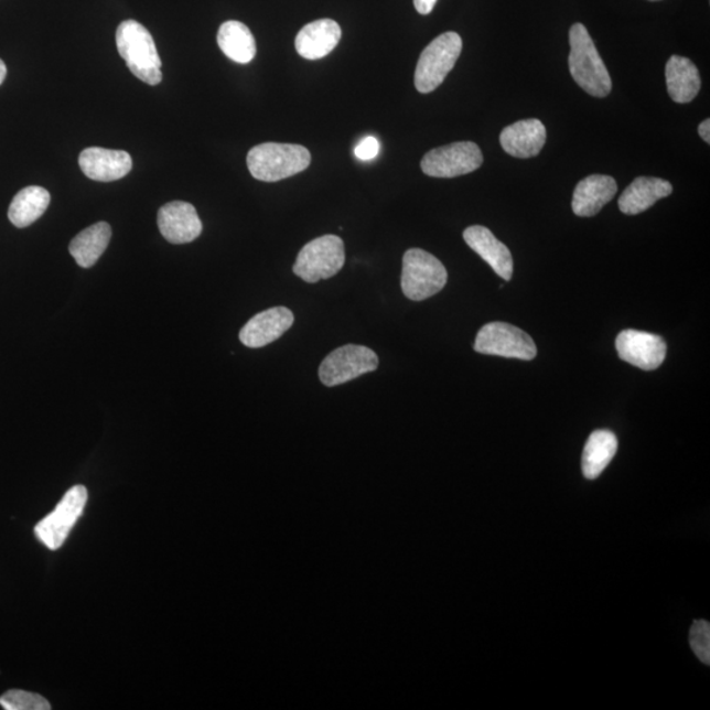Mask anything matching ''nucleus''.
I'll use <instances>...</instances> for the list:
<instances>
[{
	"instance_id": "nucleus-1",
	"label": "nucleus",
	"mask_w": 710,
	"mask_h": 710,
	"mask_svg": "<svg viewBox=\"0 0 710 710\" xmlns=\"http://www.w3.org/2000/svg\"><path fill=\"white\" fill-rule=\"evenodd\" d=\"M569 66L572 78L592 97H607L612 92L611 75L583 24L571 26Z\"/></svg>"
},
{
	"instance_id": "nucleus-2",
	"label": "nucleus",
	"mask_w": 710,
	"mask_h": 710,
	"mask_svg": "<svg viewBox=\"0 0 710 710\" xmlns=\"http://www.w3.org/2000/svg\"><path fill=\"white\" fill-rule=\"evenodd\" d=\"M116 45L128 69L150 86L162 80V63L150 32L136 20H126L116 31Z\"/></svg>"
},
{
	"instance_id": "nucleus-3",
	"label": "nucleus",
	"mask_w": 710,
	"mask_h": 710,
	"mask_svg": "<svg viewBox=\"0 0 710 710\" xmlns=\"http://www.w3.org/2000/svg\"><path fill=\"white\" fill-rule=\"evenodd\" d=\"M248 169L262 182H278L304 172L311 163L310 150L295 143L265 142L248 153Z\"/></svg>"
},
{
	"instance_id": "nucleus-4",
	"label": "nucleus",
	"mask_w": 710,
	"mask_h": 710,
	"mask_svg": "<svg viewBox=\"0 0 710 710\" xmlns=\"http://www.w3.org/2000/svg\"><path fill=\"white\" fill-rule=\"evenodd\" d=\"M448 282V271L439 258L422 249H409L402 257L401 290L413 302L432 298Z\"/></svg>"
},
{
	"instance_id": "nucleus-5",
	"label": "nucleus",
	"mask_w": 710,
	"mask_h": 710,
	"mask_svg": "<svg viewBox=\"0 0 710 710\" xmlns=\"http://www.w3.org/2000/svg\"><path fill=\"white\" fill-rule=\"evenodd\" d=\"M462 52V39L459 33L447 32L435 37L419 58L415 72V86L421 94L433 93L442 85L448 74L459 61Z\"/></svg>"
},
{
	"instance_id": "nucleus-6",
	"label": "nucleus",
	"mask_w": 710,
	"mask_h": 710,
	"mask_svg": "<svg viewBox=\"0 0 710 710\" xmlns=\"http://www.w3.org/2000/svg\"><path fill=\"white\" fill-rule=\"evenodd\" d=\"M345 245L340 237L325 235L304 245L293 265V275L306 283L337 276L345 265Z\"/></svg>"
},
{
	"instance_id": "nucleus-7",
	"label": "nucleus",
	"mask_w": 710,
	"mask_h": 710,
	"mask_svg": "<svg viewBox=\"0 0 710 710\" xmlns=\"http://www.w3.org/2000/svg\"><path fill=\"white\" fill-rule=\"evenodd\" d=\"M378 355L370 347L351 344L327 355L319 368V377L324 386L336 387L378 370Z\"/></svg>"
},
{
	"instance_id": "nucleus-8",
	"label": "nucleus",
	"mask_w": 710,
	"mask_h": 710,
	"mask_svg": "<svg viewBox=\"0 0 710 710\" xmlns=\"http://www.w3.org/2000/svg\"><path fill=\"white\" fill-rule=\"evenodd\" d=\"M87 497V488L79 484L67 491L56 509L36 525L35 535L39 541L47 549L58 550L84 514Z\"/></svg>"
},
{
	"instance_id": "nucleus-9",
	"label": "nucleus",
	"mask_w": 710,
	"mask_h": 710,
	"mask_svg": "<svg viewBox=\"0 0 710 710\" xmlns=\"http://www.w3.org/2000/svg\"><path fill=\"white\" fill-rule=\"evenodd\" d=\"M474 349L497 357L531 361L536 358L537 346L527 332L507 323L484 325L475 338Z\"/></svg>"
},
{
	"instance_id": "nucleus-10",
	"label": "nucleus",
	"mask_w": 710,
	"mask_h": 710,
	"mask_svg": "<svg viewBox=\"0 0 710 710\" xmlns=\"http://www.w3.org/2000/svg\"><path fill=\"white\" fill-rule=\"evenodd\" d=\"M483 165V154L475 142L462 141L430 150L421 161L428 176L455 178L475 172Z\"/></svg>"
},
{
	"instance_id": "nucleus-11",
	"label": "nucleus",
	"mask_w": 710,
	"mask_h": 710,
	"mask_svg": "<svg viewBox=\"0 0 710 710\" xmlns=\"http://www.w3.org/2000/svg\"><path fill=\"white\" fill-rule=\"evenodd\" d=\"M618 357L645 372L657 370L666 359L667 345L657 334L626 330L616 340Z\"/></svg>"
},
{
	"instance_id": "nucleus-12",
	"label": "nucleus",
	"mask_w": 710,
	"mask_h": 710,
	"mask_svg": "<svg viewBox=\"0 0 710 710\" xmlns=\"http://www.w3.org/2000/svg\"><path fill=\"white\" fill-rule=\"evenodd\" d=\"M293 321H295L293 313L286 306H275L259 312L243 327L240 341L251 349L270 345L290 330Z\"/></svg>"
},
{
	"instance_id": "nucleus-13",
	"label": "nucleus",
	"mask_w": 710,
	"mask_h": 710,
	"mask_svg": "<svg viewBox=\"0 0 710 710\" xmlns=\"http://www.w3.org/2000/svg\"><path fill=\"white\" fill-rule=\"evenodd\" d=\"M159 228L170 244L181 245L196 240L202 235L203 224L193 204L172 202L161 207Z\"/></svg>"
},
{
	"instance_id": "nucleus-14",
	"label": "nucleus",
	"mask_w": 710,
	"mask_h": 710,
	"mask_svg": "<svg viewBox=\"0 0 710 710\" xmlns=\"http://www.w3.org/2000/svg\"><path fill=\"white\" fill-rule=\"evenodd\" d=\"M79 166L93 181L114 182L129 174L133 163L125 150L87 148L79 155Z\"/></svg>"
},
{
	"instance_id": "nucleus-15",
	"label": "nucleus",
	"mask_w": 710,
	"mask_h": 710,
	"mask_svg": "<svg viewBox=\"0 0 710 710\" xmlns=\"http://www.w3.org/2000/svg\"><path fill=\"white\" fill-rule=\"evenodd\" d=\"M463 238L498 277L504 281H510L514 276V258H512L509 249L497 240L493 232L482 225H473L463 232Z\"/></svg>"
},
{
	"instance_id": "nucleus-16",
	"label": "nucleus",
	"mask_w": 710,
	"mask_h": 710,
	"mask_svg": "<svg viewBox=\"0 0 710 710\" xmlns=\"http://www.w3.org/2000/svg\"><path fill=\"white\" fill-rule=\"evenodd\" d=\"M546 128L538 119L515 122L503 129L502 148L516 159H531L541 152L546 142Z\"/></svg>"
},
{
	"instance_id": "nucleus-17",
	"label": "nucleus",
	"mask_w": 710,
	"mask_h": 710,
	"mask_svg": "<svg viewBox=\"0 0 710 710\" xmlns=\"http://www.w3.org/2000/svg\"><path fill=\"white\" fill-rule=\"evenodd\" d=\"M617 194V182L610 175H590L578 183L572 196L573 214L592 217Z\"/></svg>"
},
{
	"instance_id": "nucleus-18",
	"label": "nucleus",
	"mask_w": 710,
	"mask_h": 710,
	"mask_svg": "<svg viewBox=\"0 0 710 710\" xmlns=\"http://www.w3.org/2000/svg\"><path fill=\"white\" fill-rule=\"evenodd\" d=\"M341 26L332 19H320L303 26L295 40L297 51L305 60H320L340 43Z\"/></svg>"
},
{
	"instance_id": "nucleus-19",
	"label": "nucleus",
	"mask_w": 710,
	"mask_h": 710,
	"mask_svg": "<svg viewBox=\"0 0 710 710\" xmlns=\"http://www.w3.org/2000/svg\"><path fill=\"white\" fill-rule=\"evenodd\" d=\"M673 190V184L660 178L639 176L620 196V211L625 215L645 213L655 203L671 195Z\"/></svg>"
},
{
	"instance_id": "nucleus-20",
	"label": "nucleus",
	"mask_w": 710,
	"mask_h": 710,
	"mask_svg": "<svg viewBox=\"0 0 710 710\" xmlns=\"http://www.w3.org/2000/svg\"><path fill=\"white\" fill-rule=\"evenodd\" d=\"M667 90L676 104L692 101L701 88L698 67L687 57L673 56L666 65Z\"/></svg>"
},
{
	"instance_id": "nucleus-21",
	"label": "nucleus",
	"mask_w": 710,
	"mask_h": 710,
	"mask_svg": "<svg viewBox=\"0 0 710 710\" xmlns=\"http://www.w3.org/2000/svg\"><path fill=\"white\" fill-rule=\"evenodd\" d=\"M112 230L107 223H97L74 237L69 251L80 268L90 269L106 251Z\"/></svg>"
},
{
	"instance_id": "nucleus-22",
	"label": "nucleus",
	"mask_w": 710,
	"mask_h": 710,
	"mask_svg": "<svg viewBox=\"0 0 710 710\" xmlns=\"http://www.w3.org/2000/svg\"><path fill=\"white\" fill-rule=\"evenodd\" d=\"M217 44L232 61L238 64H249L256 57V39L247 25L229 20L217 33Z\"/></svg>"
},
{
	"instance_id": "nucleus-23",
	"label": "nucleus",
	"mask_w": 710,
	"mask_h": 710,
	"mask_svg": "<svg viewBox=\"0 0 710 710\" xmlns=\"http://www.w3.org/2000/svg\"><path fill=\"white\" fill-rule=\"evenodd\" d=\"M618 448L617 437L610 430H596L585 443L582 469L587 480H596L602 475Z\"/></svg>"
},
{
	"instance_id": "nucleus-24",
	"label": "nucleus",
	"mask_w": 710,
	"mask_h": 710,
	"mask_svg": "<svg viewBox=\"0 0 710 710\" xmlns=\"http://www.w3.org/2000/svg\"><path fill=\"white\" fill-rule=\"evenodd\" d=\"M51 204V194L40 186L25 187L13 197L9 209L10 222L17 228L30 227L45 214Z\"/></svg>"
},
{
	"instance_id": "nucleus-25",
	"label": "nucleus",
	"mask_w": 710,
	"mask_h": 710,
	"mask_svg": "<svg viewBox=\"0 0 710 710\" xmlns=\"http://www.w3.org/2000/svg\"><path fill=\"white\" fill-rule=\"evenodd\" d=\"M0 706L6 710H50V701L39 693L11 689L0 696Z\"/></svg>"
},
{
	"instance_id": "nucleus-26",
	"label": "nucleus",
	"mask_w": 710,
	"mask_h": 710,
	"mask_svg": "<svg viewBox=\"0 0 710 710\" xmlns=\"http://www.w3.org/2000/svg\"><path fill=\"white\" fill-rule=\"evenodd\" d=\"M689 645L702 664H710V625L708 621H695L691 632H689Z\"/></svg>"
},
{
	"instance_id": "nucleus-27",
	"label": "nucleus",
	"mask_w": 710,
	"mask_h": 710,
	"mask_svg": "<svg viewBox=\"0 0 710 710\" xmlns=\"http://www.w3.org/2000/svg\"><path fill=\"white\" fill-rule=\"evenodd\" d=\"M379 153V141L373 136L362 140L357 148L354 149V154L361 161H372Z\"/></svg>"
},
{
	"instance_id": "nucleus-28",
	"label": "nucleus",
	"mask_w": 710,
	"mask_h": 710,
	"mask_svg": "<svg viewBox=\"0 0 710 710\" xmlns=\"http://www.w3.org/2000/svg\"><path fill=\"white\" fill-rule=\"evenodd\" d=\"M415 9L421 15H429L433 11L437 0H413Z\"/></svg>"
},
{
	"instance_id": "nucleus-29",
	"label": "nucleus",
	"mask_w": 710,
	"mask_h": 710,
	"mask_svg": "<svg viewBox=\"0 0 710 710\" xmlns=\"http://www.w3.org/2000/svg\"><path fill=\"white\" fill-rule=\"evenodd\" d=\"M699 135L702 140L710 143V120L707 119L699 126Z\"/></svg>"
},
{
	"instance_id": "nucleus-30",
	"label": "nucleus",
	"mask_w": 710,
	"mask_h": 710,
	"mask_svg": "<svg viewBox=\"0 0 710 710\" xmlns=\"http://www.w3.org/2000/svg\"><path fill=\"white\" fill-rule=\"evenodd\" d=\"M7 75V67L2 60H0V85L3 84Z\"/></svg>"
},
{
	"instance_id": "nucleus-31",
	"label": "nucleus",
	"mask_w": 710,
	"mask_h": 710,
	"mask_svg": "<svg viewBox=\"0 0 710 710\" xmlns=\"http://www.w3.org/2000/svg\"><path fill=\"white\" fill-rule=\"evenodd\" d=\"M650 2H659V0H650Z\"/></svg>"
}]
</instances>
